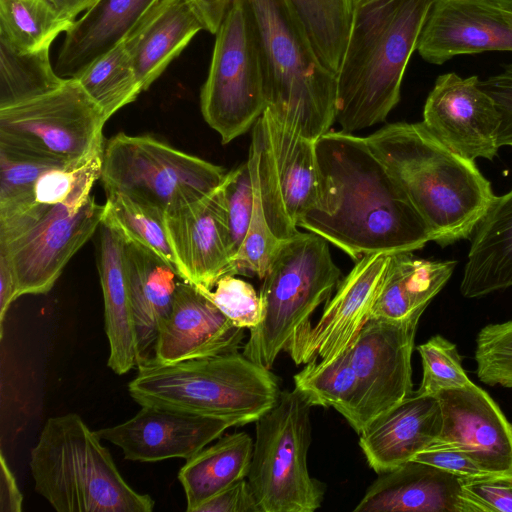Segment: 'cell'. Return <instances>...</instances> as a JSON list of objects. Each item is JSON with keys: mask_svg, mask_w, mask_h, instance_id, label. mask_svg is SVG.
<instances>
[{"mask_svg": "<svg viewBox=\"0 0 512 512\" xmlns=\"http://www.w3.org/2000/svg\"><path fill=\"white\" fill-rule=\"evenodd\" d=\"M319 192L299 227L355 262L375 253L419 250L431 233L365 137L329 131L315 142Z\"/></svg>", "mask_w": 512, "mask_h": 512, "instance_id": "cell-1", "label": "cell"}, {"mask_svg": "<svg viewBox=\"0 0 512 512\" xmlns=\"http://www.w3.org/2000/svg\"><path fill=\"white\" fill-rule=\"evenodd\" d=\"M427 225L445 247L471 237L494 195L491 183L440 142L422 122H397L365 137Z\"/></svg>", "mask_w": 512, "mask_h": 512, "instance_id": "cell-2", "label": "cell"}, {"mask_svg": "<svg viewBox=\"0 0 512 512\" xmlns=\"http://www.w3.org/2000/svg\"><path fill=\"white\" fill-rule=\"evenodd\" d=\"M432 0H352V21L337 75L342 131L385 121L400 100L403 76Z\"/></svg>", "mask_w": 512, "mask_h": 512, "instance_id": "cell-3", "label": "cell"}, {"mask_svg": "<svg viewBox=\"0 0 512 512\" xmlns=\"http://www.w3.org/2000/svg\"><path fill=\"white\" fill-rule=\"evenodd\" d=\"M254 34L265 111L316 141L336 122L337 76L320 61L290 0H234Z\"/></svg>", "mask_w": 512, "mask_h": 512, "instance_id": "cell-4", "label": "cell"}, {"mask_svg": "<svg viewBox=\"0 0 512 512\" xmlns=\"http://www.w3.org/2000/svg\"><path fill=\"white\" fill-rule=\"evenodd\" d=\"M128 392L140 406H156L228 421L256 422L277 402L281 390L270 371L234 352L161 363H140Z\"/></svg>", "mask_w": 512, "mask_h": 512, "instance_id": "cell-5", "label": "cell"}, {"mask_svg": "<svg viewBox=\"0 0 512 512\" xmlns=\"http://www.w3.org/2000/svg\"><path fill=\"white\" fill-rule=\"evenodd\" d=\"M101 440L76 413L50 417L30 454L35 491L58 512H151Z\"/></svg>", "mask_w": 512, "mask_h": 512, "instance_id": "cell-6", "label": "cell"}, {"mask_svg": "<svg viewBox=\"0 0 512 512\" xmlns=\"http://www.w3.org/2000/svg\"><path fill=\"white\" fill-rule=\"evenodd\" d=\"M340 281L341 271L324 238L300 232L284 240L259 292L264 318L250 329L243 354L271 369L293 335L311 322L314 311L330 298Z\"/></svg>", "mask_w": 512, "mask_h": 512, "instance_id": "cell-7", "label": "cell"}, {"mask_svg": "<svg viewBox=\"0 0 512 512\" xmlns=\"http://www.w3.org/2000/svg\"><path fill=\"white\" fill-rule=\"evenodd\" d=\"M310 408L295 388L284 390L256 421L247 480L260 512H314L321 506L323 485L307 465Z\"/></svg>", "mask_w": 512, "mask_h": 512, "instance_id": "cell-8", "label": "cell"}, {"mask_svg": "<svg viewBox=\"0 0 512 512\" xmlns=\"http://www.w3.org/2000/svg\"><path fill=\"white\" fill-rule=\"evenodd\" d=\"M221 166L180 151L151 136L120 132L104 145L101 181L165 214L212 193L223 181Z\"/></svg>", "mask_w": 512, "mask_h": 512, "instance_id": "cell-9", "label": "cell"}, {"mask_svg": "<svg viewBox=\"0 0 512 512\" xmlns=\"http://www.w3.org/2000/svg\"><path fill=\"white\" fill-rule=\"evenodd\" d=\"M101 109L74 79L33 100L0 109V151L66 165L103 151Z\"/></svg>", "mask_w": 512, "mask_h": 512, "instance_id": "cell-10", "label": "cell"}, {"mask_svg": "<svg viewBox=\"0 0 512 512\" xmlns=\"http://www.w3.org/2000/svg\"><path fill=\"white\" fill-rule=\"evenodd\" d=\"M94 197L78 210L38 203L0 214V254L10 262L18 297L51 290L73 255L102 222Z\"/></svg>", "mask_w": 512, "mask_h": 512, "instance_id": "cell-11", "label": "cell"}, {"mask_svg": "<svg viewBox=\"0 0 512 512\" xmlns=\"http://www.w3.org/2000/svg\"><path fill=\"white\" fill-rule=\"evenodd\" d=\"M315 142L265 111L252 127L248 162L254 171L267 222L287 240L319 192Z\"/></svg>", "mask_w": 512, "mask_h": 512, "instance_id": "cell-12", "label": "cell"}, {"mask_svg": "<svg viewBox=\"0 0 512 512\" xmlns=\"http://www.w3.org/2000/svg\"><path fill=\"white\" fill-rule=\"evenodd\" d=\"M215 35L200 106L206 123L227 144L253 127L264 112V77L254 34L234 0Z\"/></svg>", "mask_w": 512, "mask_h": 512, "instance_id": "cell-13", "label": "cell"}, {"mask_svg": "<svg viewBox=\"0 0 512 512\" xmlns=\"http://www.w3.org/2000/svg\"><path fill=\"white\" fill-rule=\"evenodd\" d=\"M424 311L397 321L370 318L350 346L357 378L353 429L358 434L414 393L411 359Z\"/></svg>", "mask_w": 512, "mask_h": 512, "instance_id": "cell-14", "label": "cell"}, {"mask_svg": "<svg viewBox=\"0 0 512 512\" xmlns=\"http://www.w3.org/2000/svg\"><path fill=\"white\" fill-rule=\"evenodd\" d=\"M391 254L375 253L356 261L316 322L301 327L285 351L296 365L328 364L344 353L370 319L389 267Z\"/></svg>", "mask_w": 512, "mask_h": 512, "instance_id": "cell-15", "label": "cell"}, {"mask_svg": "<svg viewBox=\"0 0 512 512\" xmlns=\"http://www.w3.org/2000/svg\"><path fill=\"white\" fill-rule=\"evenodd\" d=\"M422 123L466 159L493 160L499 150L500 114L477 76L440 75L425 101Z\"/></svg>", "mask_w": 512, "mask_h": 512, "instance_id": "cell-16", "label": "cell"}, {"mask_svg": "<svg viewBox=\"0 0 512 512\" xmlns=\"http://www.w3.org/2000/svg\"><path fill=\"white\" fill-rule=\"evenodd\" d=\"M434 397L442 426L430 446L459 450L485 471L512 477V424L491 396L471 382Z\"/></svg>", "mask_w": 512, "mask_h": 512, "instance_id": "cell-17", "label": "cell"}, {"mask_svg": "<svg viewBox=\"0 0 512 512\" xmlns=\"http://www.w3.org/2000/svg\"><path fill=\"white\" fill-rule=\"evenodd\" d=\"M416 50L435 65L463 54L512 52V12L490 0H432Z\"/></svg>", "mask_w": 512, "mask_h": 512, "instance_id": "cell-18", "label": "cell"}, {"mask_svg": "<svg viewBox=\"0 0 512 512\" xmlns=\"http://www.w3.org/2000/svg\"><path fill=\"white\" fill-rule=\"evenodd\" d=\"M141 407L129 420L97 430L101 439L121 448L124 458L131 461L188 460L234 427L221 419L156 406Z\"/></svg>", "mask_w": 512, "mask_h": 512, "instance_id": "cell-19", "label": "cell"}, {"mask_svg": "<svg viewBox=\"0 0 512 512\" xmlns=\"http://www.w3.org/2000/svg\"><path fill=\"white\" fill-rule=\"evenodd\" d=\"M165 227L182 280L212 290L230 274L221 184L206 197L166 213Z\"/></svg>", "mask_w": 512, "mask_h": 512, "instance_id": "cell-20", "label": "cell"}, {"mask_svg": "<svg viewBox=\"0 0 512 512\" xmlns=\"http://www.w3.org/2000/svg\"><path fill=\"white\" fill-rule=\"evenodd\" d=\"M244 330L197 287L181 280L171 313L159 328L153 358L161 363H177L238 352Z\"/></svg>", "mask_w": 512, "mask_h": 512, "instance_id": "cell-21", "label": "cell"}, {"mask_svg": "<svg viewBox=\"0 0 512 512\" xmlns=\"http://www.w3.org/2000/svg\"><path fill=\"white\" fill-rule=\"evenodd\" d=\"M355 512H483L466 492L463 479L435 466L410 460L380 476Z\"/></svg>", "mask_w": 512, "mask_h": 512, "instance_id": "cell-22", "label": "cell"}, {"mask_svg": "<svg viewBox=\"0 0 512 512\" xmlns=\"http://www.w3.org/2000/svg\"><path fill=\"white\" fill-rule=\"evenodd\" d=\"M442 426L439 401L413 393L372 421L360 434L359 446L378 474L389 471L428 448Z\"/></svg>", "mask_w": 512, "mask_h": 512, "instance_id": "cell-23", "label": "cell"}, {"mask_svg": "<svg viewBox=\"0 0 512 512\" xmlns=\"http://www.w3.org/2000/svg\"><path fill=\"white\" fill-rule=\"evenodd\" d=\"M204 26L187 0H158L124 45L142 91L164 72Z\"/></svg>", "mask_w": 512, "mask_h": 512, "instance_id": "cell-24", "label": "cell"}, {"mask_svg": "<svg viewBox=\"0 0 512 512\" xmlns=\"http://www.w3.org/2000/svg\"><path fill=\"white\" fill-rule=\"evenodd\" d=\"M158 0H96L65 32L55 70L76 78L93 61L121 44Z\"/></svg>", "mask_w": 512, "mask_h": 512, "instance_id": "cell-25", "label": "cell"}, {"mask_svg": "<svg viewBox=\"0 0 512 512\" xmlns=\"http://www.w3.org/2000/svg\"><path fill=\"white\" fill-rule=\"evenodd\" d=\"M125 264L138 366L154 356L159 328L171 313L182 278L156 253L128 241Z\"/></svg>", "mask_w": 512, "mask_h": 512, "instance_id": "cell-26", "label": "cell"}, {"mask_svg": "<svg viewBox=\"0 0 512 512\" xmlns=\"http://www.w3.org/2000/svg\"><path fill=\"white\" fill-rule=\"evenodd\" d=\"M123 235L101 222L98 271L109 342L107 365L122 375L137 367L135 328L130 305Z\"/></svg>", "mask_w": 512, "mask_h": 512, "instance_id": "cell-27", "label": "cell"}, {"mask_svg": "<svg viewBox=\"0 0 512 512\" xmlns=\"http://www.w3.org/2000/svg\"><path fill=\"white\" fill-rule=\"evenodd\" d=\"M512 287V188L495 196L471 235L460 292L478 298Z\"/></svg>", "mask_w": 512, "mask_h": 512, "instance_id": "cell-28", "label": "cell"}, {"mask_svg": "<svg viewBox=\"0 0 512 512\" xmlns=\"http://www.w3.org/2000/svg\"><path fill=\"white\" fill-rule=\"evenodd\" d=\"M455 260L419 258L410 251L391 254L387 274L370 318L397 321L425 309L442 290Z\"/></svg>", "mask_w": 512, "mask_h": 512, "instance_id": "cell-29", "label": "cell"}, {"mask_svg": "<svg viewBox=\"0 0 512 512\" xmlns=\"http://www.w3.org/2000/svg\"><path fill=\"white\" fill-rule=\"evenodd\" d=\"M253 446L252 438L245 432L227 434L186 460L178 473L186 495V510L196 512L215 495L247 478Z\"/></svg>", "mask_w": 512, "mask_h": 512, "instance_id": "cell-30", "label": "cell"}, {"mask_svg": "<svg viewBox=\"0 0 512 512\" xmlns=\"http://www.w3.org/2000/svg\"><path fill=\"white\" fill-rule=\"evenodd\" d=\"M50 48L24 51L0 39V109L46 95L63 85Z\"/></svg>", "mask_w": 512, "mask_h": 512, "instance_id": "cell-31", "label": "cell"}, {"mask_svg": "<svg viewBox=\"0 0 512 512\" xmlns=\"http://www.w3.org/2000/svg\"><path fill=\"white\" fill-rule=\"evenodd\" d=\"M294 388L312 406L332 407L353 428L356 421L357 378L350 347L328 364L311 361L294 375Z\"/></svg>", "mask_w": 512, "mask_h": 512, "instance_id": "cell-32", "label": "cell"}, {"mask_svg": "<svg viewBox=\"0 0 512 512\" xmlns=\"http://www.w3.org/2000/svg\"><path fill=\"white\" fill-rule=\"evenodd\" d=\"M72 23L49 0H0V39L19 50L50 48Z\"/></svg>", "mask_w": 512, "mask_h": 512, "instance_id": "cell-33", "label": "cell"}, {"mask_svg": "<svg viewBox=\"0 0 512 512\" xmlns=\"http://www.w3.org/2000/svg\"><path fill=\"white\" fill-rule=\"evenodd\" d=\"M74 79L107 120L142 92L124 41L93 61Z\"/></svg>", "mask_w": 512, "mask_h": 512, "instance_id": "cell-34", "label": "cell"}, {"mask_svg": "<svg viewBox=\"0 0 512 512\" xmlns=\"http://www.w3.org/2000/svg\"><path fill=\"white\" fill-rule=\"evenodd\" d=\"M322 64L336 76L346 50L352 0H290Z\"/></svg>", "mask_w": 512, "mask_h": 512, "instance_id": "cell-35", "label": "cell"}, {"mask_svg": "<svg viewBox=\"0 0 512 512\" xmlns=\"http://www.w3.org/2000/svg\"><path fill=\"white\" fill-rule=\"evenodd\" d=\"M102 222L117 229L126 241L153 251L177 271L165 213L159 208L119 192H106Z\"/></svg>", "mask_w": 512, "mask_h": 512, "instance_id": "cell-36", "label": "cell"}, {"mask_svg": "<svg viewBox=\"0 0 512 512\" xmlns=\"http://www.w3.org/2000/svg\"><path fill=\"white\" fill-rule=\"evenodd\" d=\"M102 156L100 151L82 161L51 168L36 182L34 201L78 210L90 199L93 184L101 178Z\"/></svg>", "mask_w": 512, "mask_h": 512, "instance_id": "cell-37", "label": "cell"}, {"mask_svg": "<svg viewBox=\"0 0 512 512\" xmlns=\"http://www.w3.org/2000/svg\"><path fill=\"white\" fill-rule=\"evenodd\" d=\"M250 171L255 193L254 207L245 238L232 259L230 275L257 276L263 279L284 240L273 233L267 222L251 166Z\"/></svg>", "mask_w": 512, "mask_h": 512, "instance_id": "cell-38", "label": "cell"}, {"mask_svg": "<svg viewBox=\"0 0 512 512\" xmlns=\"http://www.w3.org/2000/svg\"><path fill=\"white\" fill-rule=\"evenodd\" d=\"M422 361V381L414 392L420 396H435L439 392L470 384L457 346L440 335L431 337L416 347Z\"/></svg>", "mask_w": 512, "mask_h": 512, "instance_id": "cell-39", "label": "cell"}, {"mask_svg": "<svg viewBox=\"0 0 512 512\" xmlns=\"http://www.w3.org/2000/svg\"><path fill=\"white\" fill-rule=\"evenodd\" d=\"M231 262L247 233L255 200L248 160L225 174L221 183Z\"/></svg>", "mask_w": 512, "mask_h": 512, "instance_id": "cell-40", "label": "cell"}, {"mask_svg": "<svg viewBox=\"0 0 512 512\" xmlns=\"http://www.w3.org/2000/svg\"><path fill=\"white\" fill-rule=\"evenodd\" d=\"M475 361L480 381L512 388V319L486 325L479 331Z\"/></svg>", "mask_w": 512, "mask_h": 512, "instance_id": "cell-41", "label": "cell"}, {"mask_svg": "<svg viewBox=\"0 0 512 512\" xmlns=\"http://www.w3.org/2000/svg\"><path fill=\"white\" fill-rule=\"evenodd\" d=\"M236 326L253 329L264 318L260 294L248 282L236 275H224L212 290L198 288Z\"/></svg>", "mask_w": 512, "mask_h": 512, "instance_id": "cell-42", "label": "cell"}, {"mask_svg": "<svg viewBox=\"0 0 512 512\" xmlns=\"http://www.w3.org/2000/svg\"><path fill=\"white\" fill-rule=\"evenodd\" d=\"M62 166L0 151V210L29 205L38 179L53 167Z\"/></svg>", "mask_w": 512, "mask_h": 512, "instance_id": "cell-43", "label": "cell"}, {"mask_svg": "<svg viewBox=\"0 0 512 512\" xmlns=\"http://www.w3.org/2000/svg\"><path fill=\"white\" fill-rule=\"evenodd\" d=\"M463 486L483 512H512V477L491 476L464 480Z\"/></svg>", "mask_w": 512, "mask_h": 512, "instance_id": "cell-44", "label": "cell"}, {"mask_svg": "<svg viewBox=\"0 0 512 512\" xmlns=\"http://www.w3.org/2000/svg\"><path fill=\"white\" fill-rule=\"evenodd\" d=\"M480 86L493 98L500 114L498 146L512 147V63L485 80Z\"/></svg>", "mask_w": 512, "mask_h": 512, "instance_id": "cell-45", "label": "cell"}, {"mask_svg": "<svg viewBox=\"0 0 512 512\" xmlns=\"http://www.w3.org/2000/svg\"><path fill=\"white\" fill-rule=\"evenodd\" d=\"M412 460L443 469L463 481L496 476L482 469L464 452L450 448L429 446L417 453Z\"/></svg>", "mask_w": 512, "mask_h": 512, "instance_id": "cell-46", "label": "cell"}, {"mask_svg": "<svg viewBox=\"0 0 512 512\" xmlns=\"http://www.w3.org/2000/svg\"><path fill=\"white\" fill-rule=\"evenodd\" d=\"M196 512H260L248 480L242 479L202 504Z\"/></svg>", "mask_w": 512, "mask_h": 512, "instance_id": "cell-47", "label": "cell"}, {"mask_svg": "<svg viewBox=\"0 0 512 512\" xmlns=\"http://www.w3.org/2000/svg\"><path fill=\"white\" fill-rule=\"evenodd\" d=\"M191 5L204 30L216 34L219 30L230 6L232 0H187Z\"/></svg>", "mask_w": 512, "mask_h": 512, "instance_id": "cell-48", "label": "cell"}, {"mask_svg": "<svg viewBox=\"0 0 512 512\" xmlns=\"http://www.w3.org/2000/svg\"><path fill=\"white\" fill-rule=\"evenodd\" d=\"M23 496L3 453L0 455V511L21 512Z\"/></svg>", "mask_w": 512, "mask_h": 512, "instance_id": "cell-49", "label": "cell"}, {"mask_svg": "<svg viewBox=\"0 0 512 512\" xmlns=\"http://www.w3.org/2000/svg\"><path fill=\"white\" fill-rule=\"evenodd\" d=\"M18 298L17 282L9 260L0 254V322L1 337L3 322L11 303Z\"/></svg>", "mask_w": 512, "mask_h": 512, "instance_id": "cell-50", "label": "cell"}, {"mask_svg": "<svg viewBox=\"0 0 512 512\" xmlns=\"http://www.w3.org/2000/svg\"><path fill=\"white\" fill-rule=\"evenodd\" d=\"M57 12L72 22L83 11H86L96 0H49Z\"/></svg>", "mask_w": 512, "mask_h": 512, "instance_id": "cell-51", "label": "cell"}, {"mask_svg": "<svg viewBox=\"0 0 512 512\" xmlns=\"http://www.w3.org/2000/svg\"><path fill=\"white\" fill-rule=\"evenodd\" d=\"M499 7L512 12V0H490Z\"/></svg>", "mask_w": 512, "mask_h": 512, "instance_id": "cell-52", "label": "cell"}]
</instances>
